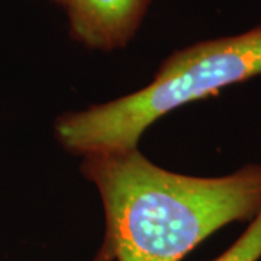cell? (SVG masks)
I'll list each match as a JSON object with an SVG mask.
<instances>
[{
    "mask_svg": "<svg viewBox=\"0 0 261 261\" xmlns=\"http://www.w3.org/2000/svg\"><path fill=\"white\" fill-rule=\"evenodd\" d=\"M82 173L99 190L106 216L96 261H180L225 225L261 212V164L195 177L132 148L84 155Z\"/></svg>",
    "mask_w": 261,
    "mask_h": 261,
    "instance_id": "6da1fadb",
    "label": "cell"
},
{
    "mask_svg": "<svg viewBox=\"0 0 261 261\" xmlns=\"http://www.w3.org/2000/svg\"><path fill=\"white\" fill-rule=\"evenodd\" d=\"M261 74V22L238 35L197 42L171 54L144 89L56 121L63 148L89 155L137 148L151 123L183 105Z\"/></svg>",
    "mask_w": 261,
    "mask_h": 261,
    "instance_id": "7a4b0ae2",
    "label": "cell"
},
{
    "mask_svg": "<svg viewBox=\"0 0 261 261\" xmlns=\"http://www.w3.org/2000/svg\"><path fill=\"white\" fill-rule=\"evenodd\" d=\"M151 0H65L70 34L77 42L102 51L125 47Z\"/></svg>",
    "mask_w": 261,
    "mask_h": 261,
    "instance_id": "3957f363",
    "label": "cell"
},
{
    "mask_svg": "<svg viewBox=\"0 0 261 261\" xmlns=\"http://www.w3.org/2000/svg\"><path fill=\"white\" fill-rule=\"evenodd\" d=\"M261 258V212L251 221L247 231L212 261H258Z\"/></svg>",
    "mask_w": 261,
    "mask_h": 261,
    "instance_id": "277c9868",
    "label": "cell"
},
{
    "mask_svg": "<svg viewBox=\"0 0 261 261\" xmlns=\"http://www.w3.org/2000/svg\"><path fill=\"white\" fill-rule=\"evenodd\" d=\"M53 2H56V3H58V5H63L64 6L65 0H53Z\"/></svg>",
    "mask_w": 261,
    "mask_h": 261,
    "instance_id": "5b68a950",
    "label": "cell"
}]
</instances>
